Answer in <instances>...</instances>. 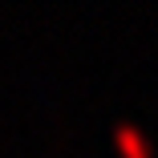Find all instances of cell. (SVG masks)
<instances>
[{"instance_id":"6da1fadb","label":"cell","mask_w":158,"mask_h":158,"mask_svg":"<svg viewBox=\"0 0 158 158\" xmlns=\"http://www.w3.org/2000/svg\"><path fill=\"white\" fill-rule=\"evenodd\" d=\"M114 146H118L126 158H154L146 134L138 130V126H130V122H118V126H114Z\"/></svg>"}]
</instances>
